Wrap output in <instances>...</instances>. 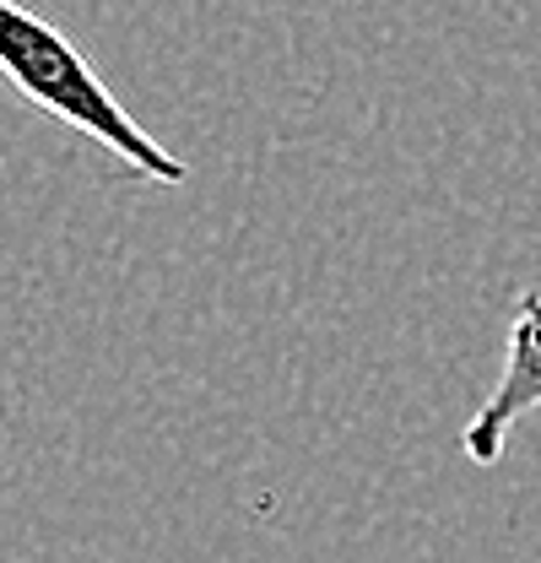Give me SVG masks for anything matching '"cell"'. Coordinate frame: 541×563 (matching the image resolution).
I'll return each mask as SVG.
<instances>
[{"label":"cell","mask_w":541,"mask_h":563,"mask_svg":"<svg viewBox=\"0 0 541 563\" xmlns=\"http://www.w3.org/2000/svg\"><path fill=\"white\" fill-rule=\"evenodd\" d=\"M0 76L11 81V92L22 103L55 114L76 136L98 141L135 179L185 185V174H190L185 157H174L152 131H141L135 114L114 98V87L92 70V60L55 22H44L22 0H0Z\"/></svg>","instance_id":"6da1fadb"},{"label":"cell","mask_w":541,"mask_h":563,"mask_svg":"<svg viewBox=\"0 0 541 563\" xmlns=\"http://www.w3.org/2000/svg\"><path fill=\"white\" fill-rule=\"evenodd\" d=\"M531 412H541V287L520 292V303H515V325H509V342H504L498 385L472 412L466 433H461V450L472 455L476 466H498L504 450H509V433Z\"/></svg>","instance_id":"7a4b0ae2"}]
</instances>
